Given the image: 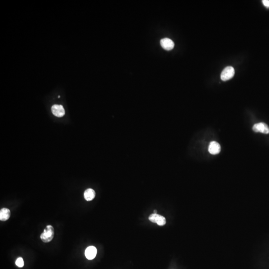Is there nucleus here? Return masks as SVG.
<instances>
[{
  "label": "nucleus",
  "mask_w": 269,
  "mask_h": 269,
  "mask_svg": "<svg viewBox=\"0 0 269 269\" xmlns=\"http://www.w3.org/2000/svg\"><path fill=\"white\" fill-rule=\"evenodd\" d=\"M97 249L93 246H89L86 248L85 252V255L88 260H92L96 257L97 254Z\"/></svg>",
  "instance_id": "obj_8"
},
{
  "label": "nucleus",
  "mask_w": 269,
  "mask_h": 269,
  "mask_svg": "<svg viewBox=\"0 0 269 269\" xmlns=\"http://www.w3.org/2000/svg\"><path fill=\"white\" fill-rule=\"evenodd\" d=\"M235 74V70L232 66H227L221 72V79L223 81H227L232 78Z\"/></svg>",
  "instance_id": "obj_2"
},
{
  "label": "nucleus",
  "mask_w": 269,
  "mask_h": 269,
  "mask_svg": "<svg viewBox=\"0 0 269 269\" xmlns=\"http://www.w3.org/2000/svg\"><path fill=\"white\" fill-rule=\"evenodd\" d=\"M149 219L152 222L156 223L159 226H164L166 224L165 217L158 214L154 213L150 215Z\"/></svg>",
  "instance_id": "obj_3"
},
{
  "label": "nucleus",
  "mask_w": 269,
  "mask_h": 269,
  "mask_svg": "<svg viewBox=\"0 0 269 269\" xmlns=\"http://www.w3.org/2000/svg\"><path fill=\"white\" fill-rule=\"evenodd\" d=\"M262 3L264 6L267 8H269V0H263Z\"/></svg>",
  "instance_id": "obj_12"
},
{
  "label": "nucleus",
  "mask_w": 269,
  "mask_h": 269,
  "mask_svg": "<svg viewBox=\"0 0 269 269\" xmlns=\"http://www.w3.org/2000/svg\"><path fill=\"white\" fill-rule=\"evenodd\" d=\"M11 212L9 209L3 208L0 210V220L5 221L8 220L10 217Z\"/></svg>",
  "instance_id": "obj_9"
},
{
  "label": "nucleus",
  "mask_w": 269,
  "mask_h": 269,
  "mask_svg": "<svg viewBox=\"0 0 269 269\" xmlns=\"http://www.w3.org/2000/svg\"><path fill=\"white\" fill-rule=\"evenodd\" d=\"M85 200L87 201L92 200L95 197V192L91 188H88L85 191L84 193Z\"/></svg>",
  "instance_id": "obj_10"
},
{
  "label": "nucleus",
  "mask_w": 269,
  "mask_h": 269,
  "mask_svg": "<svg viewBox=\"0 0 269 269\" xmlns=\"http://www.w3.org/2000/svg\"><path fill=\"white\" fill-rule=\"evenodd\" d=\"M52 114L57 117H62L65 113V109L62 105H53L52 106Z\"/></svg>",
  "instance_id": "obj_5"
},
{
  "label": "nucleus",
  "mask_w": 269,
  "mask_h": 269,
  "mask_svg": "<svg viewBox=\"0 0 269 269\" xmlns=\"http://www.w3.org/2000/svg\"><path fill=\"white\" fill-rule=\"evenodd\" d=\"M157 210H154V213L157 214Z\"/></svg>",
  "instance_id": "obj_13"
},
{
  "label": "nucleus",
  "mask_w": 269,
  "mask_h": 269,
  "mask_svg": "<svg viewBox=\"0 0 269 269\" xmlns=\"http://www.w3.org/2000/svg\"><path fill=\"white\" fill-rule=\"evenodd\" d=\"M160 45L162 47L167 51H171L173 49L174 43L173 41L168 38H164L160 40Z\"/></svg>",
  "instance_id": "obj_6"
},
{
  "label": "nucleus",
  "mask_w": 269,
  "mask_h": 269,
  "mask_svg": "<svg viewBox=\"0 0 269 269\" xmlns=\"http://www.w3.org/2000/svg\"><path fill=\"white\" fill-rule=\"evenodd\" d=\"M221 147L218 143L216 141H212L210 143L208 147V151L211 154L217 155L220 153Z\"/></svg>",
  "instance_id": "obj_7"
},
{
  "label": "nucleus",
  "mask_w": 269,
  "mask_h": 269,
  "mask_svg": "<svg viewBox=\"0 0 269 269\" xmlns=\"http://www.w3.org/2000/svg\"><path fill=\"white\" fill-rule=\"evenodd\" d=\"M16 265L20 268L23 267L24 265V262L23 260V258L20 257V258L16 259Z\"/></svg>",
  "instance_id": "obj_11"
},
{
  "label": "nucleus",
  "mask_w": 269,
  "mask_h": 269,
  "mask_svg": "<svg viewBox=\"0 0 269 269\" xmlns=\"http://www.w3.org/2000/svg\"><path fill=\"white\" fill-rule=\"evenodd\" d=\"M253 130L255 132L268 134L269 133V127L268 125L264 123H259L253 126Z\"/></svg>",
  "instance_id": "obj_4"
},
{
  "label": "nucleus",
  "mask_w": 269,
  "mask_h": 269,
  "mask_svg": "<svg viewBox=\"0 0 269 269\" xmlns=\"http://www.w3.org/2000/svg\"><path fill=\"white\" fill-rule=\"evenodd\" d=\"M55 236V230L52 225H47L41 235V239L44 243L51 242Z\"/></svg>",
  "instance_id": "obj_1"
}]
</instances>
